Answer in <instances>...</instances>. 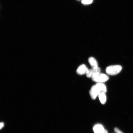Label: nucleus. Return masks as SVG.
Instances as JSON below:
<instances>
[{
	"label": "nucleus",
	"instance_id": "nucleus-1",
	"mask_svg": "<svg viewBox=\"0 0 133 133\" xmlns=\"http://www.w3.org/2000/svg\"><path fill=\"white\" fill-rule=\"evenodd\" d=\"M122 69V66L120 65H111L106 68V72L107 74L109 75L114 76L119 74Z\"/></svg>",
	"mask_w": 133,
	"mask_h": 133
},
{
	"label": "nucleus",
	"instance_id": "nucleus-2",
	"mask_svg": "<svg viewBox=\"0 0 133 133\" xmlns=\"http://www.w3.org/2000/svg\"><path fill=\"white\" fill-rule=\"evenodd\" d=\"M101 92V89L96 84L91 88L89 91V94L91 98L95 99Z\"/></svg>",
	"mask_w": 133,
	"mask_h": 133
},
{
	"label": "nucleus",
	"instance_id": "nucleus-3",
	"mask_svg": "<svg viewBox=\"0 0 133 133\" xmlns=\"http://www.w3.org/2000/svg\"><path fill=\"white\" fill-rule=\"evenodd\" d=\"M92 79L93 81L97 83H104L109 79V77L107 75L100 73Z\"/></svg>",
	"mask_w": 133,
	"mask_h": 133
},
{
	"label": "nucleus",
	"instance_id": "nucleus-4",
	"mask_svg": "<svg viewBox=\"0 0 133 133\" xmlns=\"http://www.w3.org/2000/svg\"><path fill=\"white\" fill-rule=\"evenodd\" d=\"M101 69L99 67L97 69H89L88 71L86 76L88 77L89 78H92L95 77L98 74L101 73Z\"/></svg>",
	"mask_w": 133,
	"mask_h": 133
},
{
	"label": "nucleus",
	"instance_id": "nucleus-5",
	"mask_svg": "<svg viewBox=\"0 0 133 133\" xmlns=\"http://www.w3.org/2000/svg\"><path fill=\"white\" fill-rule=\"evenodd\" d=\"M93 130L94 133H108V131L101 124H97L94 126Z\"/></svg>",
	"mask_w": 133,
	"mask_h": 133
},
{
	"label": "nucleus",
	"instance_id": "nucleus-6",
	"mask_svg": "<svg viewBox=\"0 0 133 133\" xmlns=\"http://www.w3.org/2000/svg\"><path fill=\"white\" fill-rule=\"evenodd\" d=\"M89 70L87 66L84 64L81 65L77 68L76 70V73L78 74L81 75L86 74Z\"/></svg>",
	"mask_w": 133,
	"mask_h": 133
},
{
	"label": "nucleus",
	"instance_id": "nucleus-7",
	"mask_svg": "<svg viewBox=\"0 0 133 133\" xmlns=\"http://www.w3.org/2000/svg\"><path fill=\"white\" fill-rule=\"evenodd\" d=\"M88 61L89 64L93 69H97L99 68L97 61L95 58L92 57H89L88 59Z\"/></svg>",
	"mask_w": 133,
	"mask_h": 133
},
{
	"label": "nucleus",
	"instance_id": "nucleus-8",
	"mask_svg": "<svg viewBox=\"0 0 133 133\" xmlns=\"http://www.w3.org/2000/svg\"><path fill=\"white\" fill-rule=\"evenodd\" d=\"M105 93L104 92H101L98 96L99 101L101 103L103 104L105 103L106 99H107Z\"/></svg>",
	"mask_w": 133,
	"mask_h": 133
},
{
	"label": "nucleus",
	"instance_id": "nucleus-9",
	"mask_svg": "<svg viewBox=\"0 0 133 133\" xmlns=\"http://www.w3.org/2000/svg\"><path fill=\"white\" fill-rule=\"evenodd\" d=\"M93 0H82V3L84 4H91Z\"/></svg>",
	"mask_w": 133,
	"mask_h": 133
},
{
	"label": "nucleus",
	"instance_id": "nucleus-10",
	"mask_svg": "<svg viewBox=\"0 0 133 133\" xmlns=\"http://www.w3.org/2000/svg\"><path fill=\"white\" fill-rule=\"evenodd\" d=\"M114 130L116 133H124L117 128H115Z\"/></svg>",
	"mask_w": 133,
	"mask_h": 133
},
{
	"label": "nucleus",
	"instance_id": "nucleus-11",
	"mask_svg": "<svg viewBox=\"0 0 133 133\" xmlns=\"http://www.w3.org/2000/svg\"><path fill=\"white\" fill-rule=\"evenodd\" d=\"M4 123L3 122H2L1 123V124H0V128L1 129L2 128L4 127Z\"/></svg>",
	"mask_w": 133,
	"mask_h": 133
}]
</instances>
